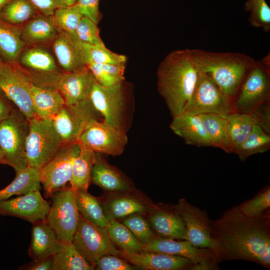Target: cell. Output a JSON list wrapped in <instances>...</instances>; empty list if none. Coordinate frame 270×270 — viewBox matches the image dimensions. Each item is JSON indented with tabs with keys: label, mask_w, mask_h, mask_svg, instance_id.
Here are the masks:
<instances>
[{
	"label": "cell",
	"mask_w": 270,
	"mask_h": 270,
	"mask_svg": "<svg viewBox=\"0 0 270 270\" xmlns=\"http://www.w3.org/2000/svg\"><path fill=\"white\" fill-rule=\"evenodd\" d=\"M172 118L170 128L186 144L198 148H216L198 115L183 112Z\"/></svg>",
	"instance_id": "obj_25"
},
{
	"label": "cell",
	"mask_w": 270,
	"mask_h": 270,
	"mask_svg": "<svg viewBox=\"0 0 270 270\" xmlns=\"http://www.w3.org/2000/svg\"><path fill=\"white\" fill-rule=\"evenodd\" d=\"M58 34L52 16L40 13L26 22L22 30V38L26 46L29 47L52 43Z\"/></svg>",
	"instance_id": "obj_27"
},
{
	"label": "cell",
	"mask_w": 270,
	"mask_h": 270,
	"mask_svg": "<svg viewBox=\"0 0 270 270\" xmlns=\"http://www.w3.org/2000/svg\"><path fill=\"white\" fill-rule=\"evenodd\" d=\"M210 233L220 262L244 260L270 268V209L260 216H244L236 206L216 220H210Z\"/></svg>",
	"instance_id": "obj_1"
},
{
	"label": "cell",
	"mask_w": 270,
	"mask_h": 270,
	"mask_svg": "<svg viewBox=\"0 0 270 270\" xmlns=\"http://www.w3.org/2000/svg\"><path fill=\"white\" fill-rule=\"evenodd\" d=\"M268 102L258 106L250 114L256 124L267 133H270V104Z\"/></svg>",
	"instance_id": "obj_48"
},
{
	"label": "cell",
	"mask_w": 270,
	"mask_h": 270,
	"mask_svg": "<svg viewBox=\"0 0 270 270\" xmlns=\"http://www.w3.org/2000/svg\"><path fill=\"white\" fill-rule=\"evenodd\" d=\"M198 72L193 92L183 112L194 115L212 114L226 118L234 112L233 101L208 75Z\"/></svg>",
	"instance_id": "obj_9"
},
{
	"label": "cell",
	"mask_w": 270,
	"mask_h": 270,
	"mask_svg": "<svg viewBox=\"0 0 270 270\" xmlns=\"http://www.w3.org/2000/svg\"><path fill=\"white\" fill-rule=\"evenodd\" d=\"M82 17L76 4L57 8L52 16L54 24L58 30L64 31L76 38V30Z\"/></svg>",
	"instance_id": "obj_40"
},
{
	"label": "cell",
	"mask_w": 270,
	"mask_h": 270,
	"mask_svg": "<svg viewBox=\"0 0 270 270\" xmlns=\"http://www.w3.org/2000/svg\"><path fill=\"white\" fill-rule=\"evenodd\" d=\"M95 82L87 66L82 70L62 73L56 88L63 97L65 104H74L89 98Z\"/></svg>",
	"instance_id": "obj_23"
},
{
	"label": "cell",
	"mask_w": 270,
	"mask_h": 270,
	"mask_svg": "<svg viewBox=\"0 0 270 270\" xmlns=\"http://www.w3.org/2000/svg\"><path fill=\"white\" fill-rule=\"evenodd\" d=\"M38 13L29 0H10L0 11V20L10 24L22 26Z\"/></svg>",
	"instance_id": "obj_35"
},
{
	"label": "cell",
	"mask_w": 270,
	"mask_h": 270,
	"mask_svg": "<svg viewBox=\"0 0 270 270\" xmlns=\"http://www.w3.org/2000/svg\"><path fill=\"white\" fill-rule=\"evenodd\" d=\"M41 188L40 169L27 166L16 172L14 179L8 186L0 190V201L14 196L40 190Z\"/></svg>",
	"instance_id": "obj_30"
},
{
	"label": "cell",
	"mask_w": 270,
	"mask_h": 270,
	"mask_svg": "<svg viewBox=\"0 0 270 270\" xmlns=\"http://www.w3.org/2000/svg\"><path fill=\"white\" fill-rule=\"evenodd\" d=\"M198 73L189 49L172 51L160 64L158 90L172 117L183 112L193 92Z\"/></svg>",
	"instance_id": "obj_2"
},
{
	"label": "cell",
	"mask_w": 270,
	"mask_h": 270,
	"mask_svg": "<svg viewBox=\"0 0 270 270\" xmlns=\"http://www.w3.org/2000/svg\"><path fill=\"white\" fill-rule=\"evenodd\" d=\"M51 198L46 220L60 242L71 243L79 220L76 191L66 186L54 192Z\"/></svg>",
	"instance_id": "obj_11"
},
{
	"label": "cell",
	"mask_w": 270,
	"mask_h": 270,
	"mask_svg": "<svg viewBox=\"0 0 270 270\" xmlns=\"http://www.w3.org/2000/svg\"><path fill=\"white\" fill-rule=\"evenodd\" d=\"M137 268L126 260L117 256L108 254L102 256L96 263L97 270H134Z\"/></svg>",
	"instance_id": "obj_46"
},
{
	"label": "cell",
	"mask_w": 270,
	"mask_h": 270,
	"mask_svg": "<svg viewBox=\"0 0 270 270\" xmlns=\"http://www.w3.org/2000/svg\"><path fill=\"white\" fill-rule=\"evenodd\" d=\"M72 243L94 268L96 262L103 256L108 254L120 256V250L117 248L110 240L106 228L88 221L80 213Z\"/></svg>",
	"instance_id": "obj_10"
},
{
	"label": "cell",
	"mask_w": 270,
	"mask_h": 270,
	"mask_svg": "<svg viewBox=\"0 0 270 270\" xmlns=\"http://www.w3.org/2000/svg\"><path fill=\"white\" fill-rule=\"evenodd\" d=\"M125 64H103L89 62L87 66L98 84L108 87L124 81Z\"/></svg>",
	"instance_id": "obj_39"
},
{
	"label": "cell",
	"mask_w": 270,
	"mask_h": 270,
	"mask_svg": "<svg viewBox=\"0 0 270 270\" xmlns=\"http://www.w3.org/2000/svg\"><path fill=\"white\" fill-rule=\"evenodd\" d=\"M76 203L79 213L88 221L101 227L106 228L110 221L106 218L99 198L88 190L76 191Z\"/></svg>",
	"instance_id": "obj_33"
},
{
	"label": "cell",
	"mask_w": 270,
	"mask_h": 270,
	"mask_svg": "<svg viewBox=\"0 0 270 270\" xmlns=\"http://www.w3.org/2000/svg\"><path fill=\"white\" fill-rule=\"evenodd\" d=\"M226 118L228 122L230 153H234L249 136L256 122L250 114L236 112Z\"/></svg>",
	"instance_id": "obj_32"
},
{
	"label": "cell",
	"mask_w": 270,
	"mask_h": 270,
	"mask_svg": "<svg viewBox=\"0 0 270 270\" xmlns=\"http://www.w3.org/2000/svg\"><path fill=\"white\" fill-rule=\"evenodd\" d=\"M99 200L109 221L124 218L133 214H147L156 204L136 188L130 190L105 192Z\"/></svg>",
	"instance_id": "obj_16"
},
{
	"label": "cell",
	"mask_w": 270,
	"mask_h": 270,
	"mask_svg": "<svg viewBox=\"0 0 270 270\" xmlns=\"http://www.w3.org/2000/svg\"><path fill=\"white\" fill-rule=\"evenodd\" d=\"M80 151L78 143L62 144L55 155L40 169L44 194L52 198L65 187L72 176L74 161Z\"/></svg>",
	"instance_id": "obj_14"
},
{
	"label": "cell",
	"mask_w": 270,
	"mask_h": 270,
	"mask_svg": "<svg viewBox=\"0 0 270 270\" xmlns=\"http://www.w3.org/2000/svg\"><path fill=\"white\" fill-rule=\"evenodd\" d=\"M84 44L88 54V62H92L103 64H126V56L112 52L105 46L92 45L86 43H84Z\"/></svg>",
	"instance_id": "obj_44"
},
{
	"label": "cell",
	"mask_w": 270,
	"mask_h": 270,
	"mask_svg": "<svg viewBox=\"0 0 270 270\" xmlns=\"http://www.w3.org/2000/svg\"><path fill=\"white\" fill-rule=\"evenodd\" d=\"M142 251L154 252L184 257L191 260V270H219L220 262L214 250L198 248L186 240L162 238L156 236L144 244Z\"/></svg>",
	"instance_id": "obj_12"
},
{
	"label": "cell",
	"mask_w": 270,
	"mask_h": 270,
	"mask_svg": "<svg viewBox=\"0 0 270 270\" xmlns=\"http://www.w3.org/2000/svg\"><path fill=\"white\" fill-rule=\"evenodd\" d=\"M96 153V161L91 172V182L105 192L136 189L132 180L116 167L110 164L102 154Z\"/></svg>",
	"instance_id": "obj_24"
},
{
	"label": "cell",
	"mask_w": 270,
	"mask_h": 270,
	"mask_svg": "<svg viewBox=\"0 0 270 270\" xmlns=\"http://www.w3.org/2000/svg\"><path fill=\"white\" fill-rule=\"evenodd\" d=\"M22 26H14L0 20V58L18 62L26 46L22 38Z\"/></svg>",
	"instance_id": "obj_29"
},
{
	"label": "cell",
	"mask_w": 270,
	"mask_h": 270,
	"mask_svg": "<svg viewBox=\"0 0 270 270\" xmlns=\"http://www.w3.org/2000/svg\"><path fill=\"white\" fill-rule=\"evenodd\" d=\"M53 256L32 260L30 262L24 264L18 268L22 270H52Z\"/></svg>",
	"instance_id": "obj_50"
},
{
	"label": "cell",
	"mask_w": 270,
	"mask_h": 270,
	"mask_svg": "<svg viewBox=\"0 0 270 270\" xmlns=\"http://www.w3.org/2000/svg\"><path fill=\"white\" fill-rule=\"evenodd\" d=\"M244 10L250 12L249 22L255 28L264 32L270 30V8L266 0H248Z\"/></svg>",
	"instance_id": "obj_41"
},
{
	"label": "cell",
	"mask_w": 270,
	"mask_h": 270,
	"mask_svg": "<svg viewBox=\"0 0 270 270\" xmlns=\"http://www.w3.org/2000/svg\"><path fill=\"white\" fill-rule=\"evenodd\" d=\"M8 101L0 92V122L10 116L13 109Z\"/></svg>",
	"instance_id": "obj_51"
},
{
	"label": "cell",
	"mask_w": 270,
	"mask_h": 270,
	"mask_svg": "<svg viewBox=\"0 0 270 270\" xmlns=\"http://www.w3.org/2000/svg\"><path fill=\"white\" fill-rule=\"evenodd\" d=\"M270 101V54L256 60L244 80L233 102L234 112L250 114Z\"/></svg>",
	"instance_id": "obj_5"
},
{
	"label": "cell",
	"mask_w": 270,
	"mask_h": 270,
	"mask_svg": "<svg viewBox=\"0 0 270 270\" xmlns=\"http://www.w3.org/2000/svg\"><path fill=\"white\" fill-rule=\"evenodd\" d=\"M238 207L244 216L254 218L270 208V186L267 185L253 198L242 202Z\"/></svg>",
	"instance_id": "obj_42"
},
{
	"label": "cell",
	"mask_w": 270,
	"mask_h": 270,
	"mask_svg": "<svg viewBox=\"0 0 270 270\" xmlns=\"http://www.w3.org/2000/svg\"><path fill=\"white\" fill-rule=\"evenodd\" d=\"M60 246L55 232L46 219L32 224L28 254L32 260L53 256Z\"/></svg>",
	"instance_id": "obj_26"
},
{
	"label": "cell",
	"mask_w": 270,
	"mask_h": 270,
	"mask_svg": "<svg viewBox=\"0 0 270 270\" xmlns=\"http://www.w3.org/2000/svg\"><path fill=\"white\" fill-rule=\"evenodd\" d=\"M10 0H0V12L4 6Z\"/></svg>",
	"instance_id": "obj_53"
},
{
	"label": "cell",
	"mask_w": 270,
	"mask_h": 270,
	"mask_svg": "<svg viewBox=\"0 0 270 270\" xmlns=\"http://www.w3.org/2000/svg\"><path fill=\"white\" fill-rule=\"evenodd\" d=\"M67 6H70L76 3V0H62Z\"/></svg>",
	"instance_id": "obj_52"
},
{
	"label": "cell",
	"mask_w": 270,
	"mask_h": 270,
	"mask_svg": "<svg viewBox=\"0 0 270 270\" xmlns=\"http://www.w3.org/2000/svg\"><path fill=\"white\" fill-rule=\"evenodd\" d=\"M33 84L28 72L18 62H0V92L28 120L36 118L31 98Z\"/></svg>",
	"instance_id": "obj_8"
},
{
	"label": "cell",
	"mask_w": 270,
	"mask_h": 270,
	"mask_svg": "<svg viewBox=\"0 0 270 270\" xmlns=\"http://www.w3.org/2000/svg\"><path fill=\"white\" fill-rule=\"evenodd\" d=\"M54 54L64 72H75L87 67L88 54L84 43L69 34L58 30L52 44Z\"/></svg>",
	"instance_id": "obj_20"
},
{
	"label": "cell",
	"mask_w": 270,
	"mask_h": 270,
	"mask_svg": "<svg viewBox=\"0 0 270 270\" xmlns=\"http://www.w3.org/2000/svg\"><path fill=\"white\" fill-rule=\"evenodd\" d=\"M2 60L0 58V62Z\"/></svg>",
	"instance_id": "obj_55"
},
{
	"label": "cell",
	"mask_w": 270,
	"mask_h": 270,
	"mask_svg": "<svg viewBox=\"0 0 270 270\" xmlns=\"http://www.w3.org/2000/svg\"><path fill=\"white\" fill-rule=\"evenodd\" d=\"M106 228L110 240L120 250L130 253L142 251L144 244L118 220H110Z\"/></svg>",
	"instance_id": "obj_38"
},
{
	"label": "cell",
	"mask_w": 270,
	"mask_h": 270,
	"mask_svg": "<svg viewBox=\"0 0 270 270\" xmlns=\"http://www.w3.org/2000/svg\"><path fill=\"white\" fill-rule=\"evenodd\" d=\"M29 128L28 120L14 108L0 122V148L5 164L12 166L16 173L28 166L26 148Z\"/></svg>",
	"instance_id": "obj_6"
},
{
	"label": "cell",
	"mask_w": 270,
	"mask_h": 270,
	"mask_svg": "<svg viewBox=\"0 0 270 270\" xmlns=\"http://www.w3.org/2000/svg\"><path fill=\"white\" fill-rule=\"evenodd\" d=\"M76 38L92 45L104 46L101 40L97 24L90 19L82 16L76 30Z\"/></svg>",
	"instance_id": "obj_45"
},
{
	"label": "cell",
	"mask_w": 270,
	"mask_h": 270,
	"mask_svg": "<svg viewBox=\"0 0 270 270\" xmlns=\"http://www.w3.org/2000/svg\"><path fill=\"white\" fill-rule=\"evenodd\" d=\"M147 214L148 222L156 236L188 240L184 224L174 205L156 204Z\"/></svg>",
	"instance_id": "obj_21"
},
{
	"label": "cell",
	"mask_w": 270,
	"mask_h": 270,
	"mask_svg": "<svg viewBox=\"0 0 270 270\" xmlns=\"http://www.w3.org/2000/svg\"><path fill=\"white\" fill-rule=\"evenodd\" d=\"M215 146L227 153H230L228 122L226 118L220 116L205 114L198 115Z\"/></svg>",
	"instance_id": "obj_36"
},
{
	"label": "cell",
	"mask_w": 270,
	"mask_h": 270,
	"mask_svg": "<svg viewBox=\"0 0 270 270\" xmlns=\"http://www.w3.org/2000/svg\"><path fill=\"white\" fill-rule=\"evenodd\" d=\"M31 98L36 116L40 118L52 119L65 104L56 88H42L34 84L31 88Z\"/></svg>",
	"instance_id": "obj_28"
},
{
	"label": "cell",
	"mask_w": 270,
	"mask_h": 270,
	"mask_svg": "<svg viewBox=\"0 0 270 270\" xmlns=\"http://www.w3.org/2000/svg\"><path fill=\"white\" fill-rule=\"evenodd\" d=\"M50 208L40 190L0 201V215L16 217L32 224L46 219Z\"/></svg>",
	"instance_id": "obj_19"
},
{
	"label": "cell",
	"mask_w": 270,
	"mask_h": 270,
	"mask_svg": "<svg viewBox=\"0 0 270 270\" xmlns=\"http://www.w3.org/2000/svg\"><path fill=\"white\" fill-rule=\"evenodd\" d=\"M0 164H5L4 158L3 157V154H2V153L0 148Z\"/></svg>",
	"instance_id": "obj_54"
},
{
	"label": "cell",
	"mask_w": 270,
	"mask_h": 270,
	"mask_svg": "<svg viewBox=\"0 0 270 270\" xmlns=\"http://www.w3.org/2000/svg\"><path fill=\"white\" fill-rule=\"evenodd\" d=\"M99 0H76V4L83 17L98 24L100 19Z\"/></svg>",
	"instance_id": "obj_47"
},
{
	"label": "cell",
	"mask_w": 270,
	"mask_h": 270,
	"mask_svg": "<svg viewBox=\"0 0 270 270\" xmlns=\"http://www.w3.org/2000/svg\"><path fill=\"white\" fill-rule=\"evenodd\" d=\"M99 114L90 98L71 105L64 104L52 118L62 144L78 143L87 124Z\"/></svg>",
	"instance_id": "obj_13"
},
{
	"label": "cell",
	"mask_w": 270,
	"mask_h": 270,
	"mask_svg": "<svg viewBox=\"0 0 270 270\" xmlns=\"http://www.w3.org/2000/svg\"><path fill=\"white\" fill-rule=\"evenodd\" d=\"M144 214H136L124 218L122 224L143 244H147L156 235Z\"/></svg>",
	"instance_id": "obj_43"
},
{
	"label": "cell",
	"mask_w": 270,
	"mask_h": 270,
	"mask_svg": "<svg viewBox=\"0 0 270 270\" xmlns=\"http://www.w3.org/2000/svg\"><path fill=\"white\" fill-rule=\"evenodd\" d=\"M89 98L103 122L127 133L132 126L135 106L124 81L108 87L96 81Z\"/></svg>",
	"instance_id": "obj_4"
},
{
	"label": "cell",
	"mask_w": 270,
	"mask_h": 270,
	"mask_svg": "<svg viewBox=\"0 0 270 270\" xmlns=\"http://www.w3.org/2000/svg\"><path fill=\"white\" fill-rule=\"evenodd\" d=\"M18 62L28 72L34 85L56 88L62 74L52 55L41 46L30 47L24 50Z\"/></svg>",
	"instance_id": "obj_17"
},
{
	"label": "cell",
	"mask_w": 270,
	"mask_h": 270,
	"mask_svg": "<svg viewBox=\"0 0 270 270\" xmlns=\"http://www.w3.org/2000/svg\"><path fill=\"white\" fill-rule=\"evenodd\" d=\"M198 72L208 75L233 102L256 60L240 52H218L189 49Z\"/></svg>",
	"instance_id": "obj_3"
},
{
	"label": "cell",
	"mask_w": 270,
	"mask_h": 270,
	"mask_svg": "<svg viewBox=\"0 0 270 270\" xmlns=\"http://www.w3.org/2000/svg\"><path fill=\"white\" fill-rule=\"evenodd\" d=\"M72 243H62L58 250L53 256L52 270H93Z\"/></svg>",
	"instance_id": "obj_34"
},
{
	"label": "cell",
	"mask_w": 270,
	"mask_h": 270,
	"mask_svg": "<svg viewBox=\"0 0 270 270\" xmlns=\"http://www.w3.org/2000/svg\"><path fill=\"white\" fill-rule=\"evenodd\" d=\"M270 148V134L255 124L249 136L234 153L238 156L242 162H244L252 155L268 151Z\"/></svg>",
	"instance_id": "obj_37"
},
{
	"label": "cell",
	"mask_w": 270,
	"mask_h": 270,
	"mask_svg": "<svg viewBox=\"0 0 270 270\" xmlns=\"http://www.w3.org/2000/svg\"><path fill=\"white\" fill-rule=\"evenodd\" d=\"M127 133L98 119L90 121L82 133L78 144L95 152L120 156L128 142Z\"/></svg>",
	"instance_id": "obj_15"
},
{
	"label": "cell",
	"mask_w": 270,
	"mask_h": 270,
	"mask_svg": "<svg viewBox=\"0 0 270 270\" xmlns=\"http://www.w3.org/2000/svg\"><path fill=\"white\" fill-rule=\"evenodd\" d=\"M40 14L53 16L55 10L61 7L67 6L62 0H29Z\"/></svg>",
	"instance_id": "obj_49"
},
{
	"label": "cell",
	"mask_w": 270,
	"mask_h": 270,
	"mask_svg": "<svg viewBox=\"0 0 270 270\" xmlns=\"http://www.w3.org/2000/svg\"><path fill=\"white\" fill-rule=\"evenodd\" d=\"M185 225L188 240L198 248L214 250L215 244L211 237L208 213L184 198H180L174 205Z\"/></svg>",
	"instance_id": "obj_18"
},
{
	"label": "cell",
	"mask_w": 270,
	"mask_h": 270,
	"mask_svg": "<svg viewBox=\"0 0 270 270\" xmlns=\"http://www.w3.org/2000/svg\"><path fill=\"white\" fill-rule=\"evenodd\" d=\"M78 144L80 151L74 161L69 182L70 187L74 191L78 190H88L92 183L91 172L96 161V153Z\"/></svg>",
	"instance_id": "obj_31"
},
{
	"label": "cell",
	"mask_w": 270,
	"mask_h": 270,
	"mask_svg": "<svg viewBox=\"0 0 270 270\" xmlns=\"http://www.w3.org/2000/svg\"><path fill=\"white\" fill-rule=\"evenodd\" d=\"M29 122L26 141L28 166L40 169L62 145L52 118H33Z\"/></svg>",
	"instance_id": "obj_7"
},
{
	"label": "cell",
	"mask_w": 270,
	"mask_h": 270,
	"mask_svg": "<svg viewBox=\"0 0 270 270\" xmlns=\"http://www.w3.org/2000/svg\"><path fill=\"white\" fill-rule=\"evenodd\" d=\"M120 257L137 268L145 270H191L194 265L187 258L154 252L130 253L120 250Z\"/></svg>",
	"instance_id": "obj_22"
}]
</instances>
